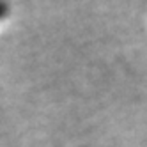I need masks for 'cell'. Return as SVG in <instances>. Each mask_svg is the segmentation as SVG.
<instances>
[{"label": "cell", "instance_id": "6da1fadb", "mask_svg": "<svg viewBox=\"0 0 147 147\" xmlns=\"http://www.w3.org/2000/svg\"><path fill=\"white\" fill-rule=\"evenodd\" d=\"M7 11H9V7H7L5 4H0V20H2V18L7 14Z\"/></svg>", "mask_w": 147, "mask_h": 147}]
</instances>
